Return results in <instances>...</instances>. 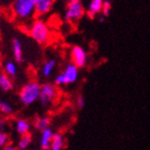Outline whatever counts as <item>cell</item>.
<instances>
[{"instance_id": "6da1fadb", "label": "cell", "mask_w": 150, "mask_h": 150, "mask_svg": "<svg viewBox=\"0 0 150 150\" xmlns=\"http://www.w3.org/2000/svg\"><path fill=\"white\" fill-rule=\"evenodd\" d=\"M28 35L39 45H47L52 41V30L46 21L37 18L28 26Z\"/></svg>"}, {"instance_id": "7a4b0ae2", "label": "cell", "mask_w": 150, "mask_h": 150, "mask_svg": "<svg viewBox=\"0 0 150 150\" xmlns=\"http://www.w3.org/2000/svg\"><path fill=\"white\" fill-rule=\"evenodd\" d=\"M12 13L13 16L22 23L32 20L36 16L35 0H14Z\"/></svg>"}, {"instance_id": "3957f363", "label": "cell", "mask_w": 150, "mask_h": 150, "mask_svg": "<svg viewBox=\"0 0 150 150\" xmlns=\"http://www.w3.org/2000/svg\"><path fill=\"white\" fill-rule=\"evenodd\" d=\"M41 93V84L38 81H30L19 90V100L24 106H30L39 101Z\"/></svg>"}, {"instance_id": "277c9868", "label": "cell", "mask_w": 150, "mask_h": 150, "mask_svg": "<svg viewBox=\"0 0 150 150\" xmlns=\"http://www.w3.org/2000/svg\"><path fill=\"white\" fill-rule=\"evenodd\" d=\"M79 79V68L74 65L73 63H68L63 71L58 74L54 79V84L56 86H64L69 85L77 82Z\"/></svg>"}, {"instance_id": "5b68a950", "label": "cell", "mask_w": 150, "mask_h": 150, "mask_svg": "<svg viewBox=\"0 0 150 150\" xmlns=\"http://www.w3.org/2000/svg\"><path fill=\"white\" fill-rule=\"evenodd\" d=\"M86 14V10L83 6L81 0H71L66 3L64 13V20L68 23H77Z\"/></svg>"}, {"instance_id": "8992f818", "label": "cell", "mask_w": 150, "mask_h": 150, "mask_svg": "<svg viewBox=\"0 0 150 150\" xmlns=\"http://www.w3.org/2000/svg\"><path fill=\"white\" fill-rule=\"evenodd\" d=\"M59 97V90L54 83H44L41 85V93L39 102L43 106H50L57 101Z\"/></svg>"}, {"instance_id": "52a82bcc", "label": "cell", "mask_w": 150, "mask_h": 150, "mask_svg": "<svg viewBox=\"0 0 150 150\" xmlns=\"http://www.w3.org/2000/svg\"><path fill=\"white\" fill-rule=\"evenodd\" d=\"M70 60L74 65H76L79 69L85 67L88 61V56L86 50L80 45H74L70 48Z\"/></svg>"}, {"instance_id": "ba28073f", "label": "cell", "mask_w": 150, "mask_h": 150, "mask_svg": "<svg viewBox=\"0 0 150 150\" xmlns=\"http://www.w3.org/2000/svg\"><path fill=\"white\" fill-rule=\"evenodd\" d=\"M36 15L39 17L45 16L52 11L55 3V0H35Z\"/></svg>"}, {"instance_id": "9c48e42d", "label": "cell", "mask_w": 150, "mask_h": 150, "mask_svg": "<svg viewBox=\"0 0 150 150\" xmlns=\"http://www.w3.org/2000/svg\"><path fill=\"white\" fill-rule=\"evenodd\" d=\"M103 2H104V0H90L88 3L87 10H86V14L88 17L95 18L96 16L101 14Z\"/></svg>"}, {"instance_id": "30bf717a", "label": "cell", "mask_w": 150, "mask_h": 150, "mask_svg": "<svg viewBox=\"0 0 150 150\" xmlns=\"http://www.w3.org/2000/svg\"><path fill=\"white\" fill-rule=\"evenodd\" d=\"M40 146L41 149L43 150H48L50 149V143H52V140H53L54 137V131L50 127L46 128V129L40 131Z\"/></svg>"}, {"instance_id": "8fae6325", "label": "cell", "mask_w": 150, "mask_h": 150, "mask_svg": "<svg viewBox=\"0 0 150 150\" xmlns=\"http://www.w3.org/2000/svg\"><path fill=\"white\" fill-rule=\"evenodd\" d=\"M12 52L14 59L17 63H21L23 61V50L21 41L18 38H14L12 42Z\"/></svg>"}, {"instance_id": "7c38bea8", "label": "cell", "mask_w": 150, "mask_h": 150, "mask_svg": "<svg viewBox=\"0 0 150 150\" xmlns=\"http://www.w3.org/2000/svg\"><path fill=\"white\" fill-rule=\"evenodd\" d=\"M30 128H32V124L30 121L25 120V119H18L15 123V129L18 134L20 135L30 133Z\"/></svg>"}, {"instance_id": "4fadbf2b", "label": "cell", "mask_w": 150, "mask_h": 150, "mask_svg": "<svg viewBox=\"0 0 150 150\" xmlns=\"http://www.w3.org/2000/svg\"><path fill=\"white\" fill-rule=\"evenodd\" d=\"M14 88V82L6 74L0 73V89L2 91H11Z\"/></svg>"}, {"instance_id": "5bb4252c", "label": "cell", "mask_w": 150, "mask_h": 150, "mask_svg": "<svg viewBox=\"0 0 150 150\" xmlns=\"http://www.w3.org/2000/svg\"><path fill=\"white\" fill-rule=\"evenodd\" d=\"M3 73L6 74V75L12 78V79L15 78L18 73L17 63L12 60H6L4 62V64H3Z\"/></svg>"}, {"instance_id": "9a60e30c", "label": "cell", "mask_w": 150, "mask_h": 150, "mask_svg": "<svg viewBox=\"0 0 150 150\" xmlns=\"http://www.w3.org/2000/svg\"><path fill=\"white\" fill-rule=\"evenodd\" d=\"M64 147V138L61 133H54L53 140L50 143V149L48 150H63Z\"/></svg>"}, {"instance_id": "2e32d148", "label": "cell", "mask_w": 150, "mask_h": 150, "mask_svg": "<svg viewBox=\"0 0 150 150\" xmlns=\"http://www.w3.org/2000/svg\"><path fill=\"white\" fill-rule=\"evenodd\" d=\"M56 65H57V63H56V60H54V59H50V60H47L46 62H44V64L41 67V73H42L43 77H50L53 74Z\"/></svg>"}, {"instance_id": "e0dca14e", "label": "cell", "mask_w": 150, "mask_h": 150, "mask_svg": "<svg viewBox=\"0 0 150 150\" xmlns=\"http://www.w3.org/2000/svg\"><path fill=\"white\" fill-rule=\"evenodd\" d=\"M33 142V137L30 133L20 135V139L18 141V149L19 150H26L30 146Z\"/></svg>"}, {"instance_id": "ac0fdd59", "label": "cell", "mask_w": 150, "mask_h": 150, "mask_svg": "<svg viewBox=\"0 0 150 150\" xmlns=\"http://www.w3.org/2000/svg\"><path fill=\"white\" fill-rule=\"evenodd\" d=\"M35 127L39 131H42V130L46 129V128L50 127V119L48 117H41V118H38L35 122Z\"/></svg>"}, {"instance_id": "d6986e66", "label": "cell", "mask_w": 150, "mask_h": 150, "mask_svg": "<svg viewBox=\"0 0 150 150\" xmlns=\"http://www.w3.org/2000/svg\"><path fill=\"white\" fill-rule=\"evenodd\" d=\"M14 112V107L8 101L0 100V115H11Z\"/></svg>"}, {"instance_id": "ffe728a7", "label": "cell", "mask_w": 150, "mask_h": 150, "mask_svg": "<svg viewBox=\"0 0 150 150\" xmlns=\"http://www.w3.org/2000/svg\"><path fill=\"white\" fill-rule=\"evenodd\" d=\"M110 11H111V2H110L109 0H104L103 6H102V11H101L102 16H104L105 18L107 17V16H109Z\"/></svg>"}, {"instance_id": "44dd1931", "label": "cell", "mask_w": 150, "mask_h": 150, "mask_svg": "<svg viewBox=\"0 0 150 150\" xmlns=\"http://www.w3.org/2000/svg\"><path fill=\"white\" fill-rule=\"evenodd\" d=\"M8 142H10V139H8V133L4 131H0V149L8 145Z\"/></svg>"}, {"instance_id": "7402d4cb", "label": "cell", "mask_w": 150, "mask_h": 150, "mask_svg": "<svg viewBox=\"0 0 150 150\" xmlns=\"http://www.w3.org/2000/svg\"><path fill=\"white\" fill-rule=\"evenodd\" d=\"M76 105L78 106V108H83L85 106V99L82 97V96H78L76 98Z\"/></svg>"}, {"instance_id": "603a6c76", "label": "cell", "mask_w": 150, "mask_h": 150, "mask_svg": "<svg viewBox=\"0 0 150 150\" xmlns=\"http://www.w3.org/2000/svg\"><path fill=\"white\" fill-rule=\"evenodd\" d=\"M6 120L3 118H0V131H4L5 127H6ZM5 132V131H4Z\"/></svg>"}, {"instance_id": "cb8c5ba5", "label": "cell", "mask_w": 150, "mask_h": 150, "mask_svg": "<svg viewBox=\"0 0 150 150\" xmlns=\"http://www.w3.org/2000/svg\"><path fill=\"white\" fill-rule=\"evenodd\" d=\"M0 150H17L16 149L14 146H11V145H6L5 147H3V148H1Z\"/></svg>"}, {"instance_id": "d4e9b609", "label": "cell", "mask_w": 150, "mask_h": 150, "mask_svg": "<svg viewBox=\"0 0 150 150\" xmlns=\"http://www.w3.org/2000/svg\"><path fill=\"white\" fill-rule=\"evenodd\" d=\"M59 1H61V2H63V3H68V2H70L71 0H59Z\"/></svg>"}, {"instance_id": "484cf974", "label": "cell", "mask_w": 150, "mask_h": 150, "mask_svg": "<svg viewBox=\"0 0 150 150\" xmlns=\"http://www.w3.org/2000/svg\"><path fill=\"white\" fill-rule=\"evenodd\" d=\"M104 19H105V17H104V16H100V18H99L100 22H103V21H104Z\"/></svg>"}, {"instance_id": "4316f807", "label": "cell", "mask_w": 150, "mask_h": 150, "mask_svg": "<svg viewBox=\"0 0 150 150\" xmlns=\"http://www.w3.org/2000/svg\"><path fill=\"white\" fill-rule=\"evenodd\" d=\"M35 150H43V149H41V148H40V149H35Z\"/></svg>"}, {"instance_id": "83f0119b", "label": "cell", "mask_w": 150, "mask_h": 150, "mask_svg": "<svg viewBox=\"0 0 150 150\" xmlns=\"http://www.w3.org/2000/svg\"><path fill=\"white\" fill-rule=\"evenodd\" d=\"M0 70H1V65H0ZM0 73H1V71H0Z\"/></svg>"}]
</instances>
